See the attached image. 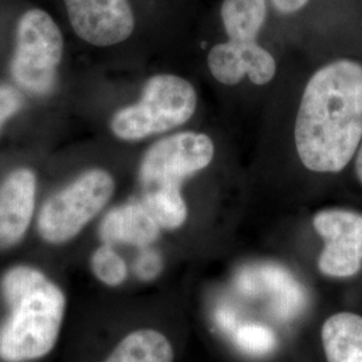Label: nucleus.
Listing matches in <instances>:
<instances>
[{
  "label": "nucleus",
  "mask_w": 362,
  "mask_h": 362,
  "mask_svg": "<svg viewBox=\"0 0 362 362\" xmlns=\"http://www.w3.org/2000/svg\"><path fill=\"white\" fill-rule=\"evenodd\" d=\"M362 143V65L338 59L306 85L296 122V146L313 172L346 168Z\"/></svg>",
  "instance_id": "obj_1"
},
{
  "label": "nucleus",
  "mask_w": 362,
  "mask_h": 362,
  "mask_svg": "<svg viewBox=\"0 0 362 362\" xmlns=\"http://www.w3.org/2000/svg\"><path fill=\"white\" fill-rule=\"evenodd\" d=\"M0 294L7 315L0 324V361L34 362L55 348L65 322V291L34 266L3 274Z\"/></svg>",
  "instance_id": "obj_2"
},
{
  "label": "nucleus",
  "mask_w": 362,
  "mask_h": 362,
  "mask_svg": "<svg viewBox=\"0 0 362 362\" xmlns=\"http://www.w3.org/2000/svg\"><path fill=\"white\" fill-rule=\"evenodd\" d=\"M197 106L194 88L184 78L160 74L151 78L137 104L118 110L110 128L125 141H139L185 124Z\"/></svg>",
  "instance_id": "obj_3"
},
{
  "label": "nucleus",
  "mask_w": 362,
  "mask_h": 362,
  "mask_svg": "<svg viewBox=\"0 0 362 362\" xmlns=\"http://www.w3.org/2000/svg\"><path fill=\"white\" fill-rule=\"evenodd\" d=\"M116 189L104 169H89L50 196L39 211L37 230L49 245L73 240L109 203Z\"/></svg>",
  "instance_id": "obj_4"
},
{
  "label": "nucleus",
  "mask_w": 362,
  "mask_h": 362,
  "mask_svg": "<svg viewBox=\"0 0 362 362\" xmlns=\"http://www.w3.org/2000/svg\"><path fill=\"white\" fill-rule=\"evenodd\" d=\"M62 54L64 37L49 13L33 8L21 16L10 66L21 89L38 97L52 93Z\"/></svg>",
  "instance_id": "obj_5"
},
{
  "label": "nucleus",
  "mask_w": 362,
  "mask_h": 362,
  "mask_svg": "<svg viewBox=\"0 0 362 362\" xmlns=\"http://www.w3.org/2000/svg\"><path fill=\"white\" fill-rule=\"evenodd\" d=\"M215 155V145L204 133L184 132L165 137L148 149L140 165L145 189L160 184L181 181L207 168Z\"/></svg>",
  "instance_id": "obj_6"
},
{
  "label": "nucleus",
  "mask_w": 362,
  "mask_h": 362,
  "mask_svg": "<svg viewBox=\"0 0 362 362\" xmlns=\"http://www.w3.org/2000/svg\"><path fill=\"white\" fill-rule=\"evenodd\" d=\"M313 226L324 239L318 269L330 278H351L362 269V214L332 208L315 214Z\"/></svg>",
  "instance_id": "obj_7"
},
{
  "label": "nucleus",
  "mask_w": 362,
  "mask_h": 362,
  "mask_svg": "<svg viewBox=\"0 0 362 362\" xmlns=\"http://www.w3.org/2000/svg\"><path fill=\"white\" fill-rule=\"evenodd\" d=\"M78 37L93 46H113L129 38L134 15L128 0H65Z\"/></svg>",
  "instance_id": "obj_8"
},
{
  "label": "nucleus",
  "mask_w": 362,
  "mask_h": 362,
  "mask_svg": "<svg viewBox=\"0 0 362 362\" xmlns=\"http://www.w3.org/2000/svg\"><path fill=\"white\" fill-rule=\"evenodd\" d=\"M211 74L223 85H236L245 76L255 85H266L276 73L270 52L257 40H233L220 43L208 54Z\"/></svg>",
  "instance_id": "obj_9"
},
{
  "label": "nucleus",
  "mask_w": 362,
  "mask_h": 362,
  "mask_svg": "<svg viewBox=\"0 0 362 362\" xmlns=\"http://www.w3.org/2000/svg\"><path fill=\"white\" fill-rule=\"evenodd\" d=\"M37 176L28 168L13 170L0 182V251L26 236L35 209Z\"/></svg>",
  "instance_id": "obj_10"
},
{
  "label": "nucleus",
  "mask_w": 362,
  "mask_h": 362,
  "mask_svg": "<svg viewBox=\"0 0 362 362\" xmlns=\"http://www.w3.org/2000/svg\"><path fill=\"white\" fill-rule=\"evenodd\" d=\"M160 226L141 203H128L110 209L100 224L101 240L115 245L149 247L160 236Z\"/></svg>",
  "instance_id": "obj_11"
},
{
  "label": "nucleus",
  "mask_w": 362,
  "mask_h": 362,
  "mask_svg": "<svg viewBox=\"0 0 362 362\" xmlns=\"http://www.w3.org/2000/svg\"><path fill=\"white\" fill-rule=\"evenodd\" d=\"M327 362H362V315L341 311L330 315L321 330Z\"/></svg>",
  "instance_id": "obj_12"
},
{
  "label": "nucleus",
  "mask_w": 362,
  "mask_h": 362,
  "mask_svg": "<svg viewBox=\"0 0 362 362\" xmlns=\"http://www.w3.org/2000/svg\"><path fill=\"white\" fill-rule=\"evenodd\" d=\"M103 362H175V349L161 332L137 329L124 337Z\"/></svg>",
  "instance_id": "obj_13"
},
{
  "label": "nucleus",
  "mask_w": 362,
  "mask_h": 362,
  "mask_svg": "<svg viewBox=\"0 0 362 362\" xmlns=\"http://www.w3.org/2000/svg\"><path fill=\"white\" fill-rule=\"evenodd\" d=\"M141 204L163 230H177L188 218L180 184H160L145 189Z\"/></svg>",
  "instance_id": "obj_14"
},
{
  "label": "nucleus",
  "mask_w": 362,
  "mask_h": 362,
  "mask_svg": "<svg viewBox=\"0 0 362 362\" xmlns=\"http://www.w3.org/2000/svg\"><path fill=\"white\" fill-rule=\"evenodd\" d=\"M266 0H224L221 21L233 40H255L266 19Z\"/></svg>",
  "instance_id": "obj_15"
},
{
  "label": "nucleus",
  "mask_w": 362,
  "mask_h": 362,
  "mask_svg": "<svg viewBox=\"0 0 362 362\" xmlns=\"http://www.w3.org/2000/svg\"><path fill=\"white\" fill-rule=\"evenodd\" d=\"M93 275L105 286L118 287L128 278V266L110 245L98 247L90 258Z\"/></svg>",
  "instance_id": "obj_16"
},
{
  "label": "nucleus",
  "mask_w": 362,
  "mask_h": 362,
  "mask_svg": "<svg viewBox=\"0 0 362 362\" xmlns=\"http://www.w3.org/2000/svg\"><path fill=\"white\" fill-rule=\"evenodd\" d=\"M238 348L251 356H266L276 345V337L272 329L262 325H246L239 327L233 334Z\"/></svg>",
  "instance_id": "obj_17"
},
{
  "label": "nucleus",
  "mask_w": 362,
  "mask_h": 362,
  "mask_svg": "<svg viewBox=\"0 0 362 362\" xmlns=\"http://www.w3.org/2000/svg\"><path fill=\"white\" fill-rule=\"evenodd\" d=\"M163 266H164V263H163V257L160 255V252L153 248L145 247V248H141V252L136 259L133 269H134V274L139 279L145 281V282H151L161 274Z\"/></svg>",
  "instance_id": "obj_18"
},
{
  "label": "nucleus",
  "mask_w": 362,
  "mask_h": 362,
  "mask_svg": "<svg viewBox=\"0 0 362 362\" xmlns=\"http://www.w3.org/2000/svg\"><path fill=\"white\" fill-rule=\"evenodd\" d=\"M23 106V97L11 86H0V129Z\"/></svg>",
  "instance_id": "obj_19"
},
{
  "label": "nucleus",
  "mask_w": 362,
  "mask_h": 362,
  "mask_svg": "<svg viewBox=\"0 0 362 362\" xmlns=\"http://www.w3.org/2000/svg\"><path fill=\"white\" fill-rule=\"evenodd\" d=\"M216 324L223 332L228 334H235V332L239 329L236 322V315L228 308H220L216 313Z\"/></svg>",
  "instance_id": "obj_20"
},
{
  "label": "nucleus",
  "mask_w": 362,
  "mask_h": 362,
  "mask_svg": "<svg viewBox=\"0 0 362 362\" xmlns=\"http://www.w3.org/2000/svg\"><path fill=\"white\" fill-rule=\"evenodd\" d=\"M308 1L309 0H272L276 10L284 13H297L308 4Z\"/></svg>",
  "instance_id": "obj_21"
},
{
  "label": "nucleus",
  "mask_w": 362,
  "mask_h": 362,
  "mask_svg": "<svg viewBox=\"0 0 362 362\" xmlns=\"http://www.w3.org/2000/svg\"><path fill=\"white\" fill-rule=\"evenodd\" d=\"M356 175L362 185V143L357 151V157H356Z\"/></svg>",
  "instance_id": "obj_22"
}]
</instances>
